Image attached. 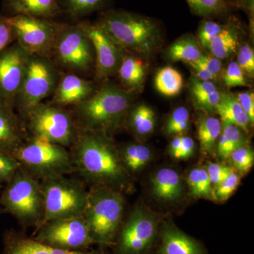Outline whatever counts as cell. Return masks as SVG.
<instances>
[{
  "label": "cell",
  "instance_id": "6da1fadb",
  "mask_svg": "<svg viewBox=\"0 0 254 254\" xmlns=\"http://www.w3.org/2000/svg\"><path fill=\"white\" fill-rule=\"evenodd\" d=\"M70 149L75 173L91 187L121 190L127 186L129 173L109 135L100 131H81Z\"/></svg>",
  "mask_w": 254,
  "mask_h": 254
},
{
  "label": "cell",
  "instance_id": "7a4b0ae2",
  "mask_svg": "<svg viewBox=\"0 0 254 254\" xmlns=\"http://www.w3.org/2000/svg\"><path fill=\"white\" fill-rule=\"evenodd\" d=\"M132 95L128 90L105 81L88 100L70 111L81 131L103 132L110 136L125 121Z\"/></svg>",
  "mask_w": 254,
  "mask_h": 254
},
{
  "label": "cell",
  "instance_id": "3957f363",
  "mask_svg": "<svg viewBox=\"0 0 254 254\" xmlns=\"http://www.w3.org/2000/svg\"><path fill=\"white\" fill-rule=\"evenodd\" d=\"M128 53L151 55L161 41V28L154 18L125 10H109L95 22Z\"/></svg>",
  "mask_w": 254,
  "mask_h": 254
},
{
  "label": "cell",
  "instance_id": "277c9868",
  "mask_svg": "<svg viewBox=\"0 0 254 254\" xmlns=\"http://www.w3.org/2000/svg\"><path fill=\"white\" fill-rule=\"evenodd\" d=\"M125 207L121 190L91 187L83 217L95 245L113 247L123 222Z\"/></svg>",
  "mask_w": 254,
  "mask_h": 254
},
{
  "label": "cell",
  "instance_id": "5b68a950",
  "mask_svg": "<svg viewBox=\"0 0 254 254\" xmlns=\"http://www.w3.org/2000/svg\"><path fill=\"white\" fill-rule=\"evenodd\" d=\"M0 205L23 229L38 228L44 220V202L41 181L22 167L5 184Z\"/></svg>",
  "mask_w": 254,
  "mask_h": 254
},
{
  "label": "cell",
  "instance_id": "8992f818",
  "mask_svg": "<svg viewBox=\"0 0 254 254\" xmlns=\"http://www.w3.org/2000/svg\"><path fill=\"white\" fill-rule=\"evenodd\" d=\"M28 136L71 148L80 130L70 110L44 102L21 118Z\"/></svg>",
  "mask_w": 254,
  "mask_h": 254
},
{
  "label": "cell",
  "instance_id": "52a82bcc",
  "mask_svg": "<svg viewBox=\"0 0 254 254\" xmlns=\"http://www.w3.org/2000/svg\"><path fill=\"white\" fill-rule=\"evenodd\" d=\"M11 155L40 181L75 173L67 148L34 137L28 136Z\"/></svg>",
  "mask_w": 254,
  "mask_h": 254
},
{
  "label": "cell",
  "instance_id": "ba28073f",
  "mask_svg": "<svg viewBox=\"0 0 254 254\" xmlns=\"http://www.w3.org/2000/svg\"><path fill=\"white\" fill-rule=\"evenodd\" d=\"M44 202V220L83 216L88 190L83 182L66 176L50 177L41 181Z\"/></svg>",
  "mask_w": 254,
  "mask_h": 254
},
{
  "label": "cell",
  "instance_id": "9c48e42d",
  "mask_svg": "<svg viewBox=\"0 0 254 254\" xmlns=\"http://www.w3.org/2000/svg\"><path fill=\"white\" fill-rule=\"evenodd\" d=\"M63 71L49 58L31 55L15 100V110L23 118L33 108L52 96Z\"/></svg>",
  "mask_w": 254,
  "mask_h": 254
},
{
  "label": "cell",
  "instance_id": "30bf717a",
  "mask_svg": "<svg viewBox=\"0 0 254 254\" xmlns=\"http://www.w3.org/2000/svg\"><path fill=\"white\" fill-rule=\"evenodd\" d=\"M51 60L60 69L85 73L95 68L94 48L78 23H65L57 37Z\"/></svg>",
  "mask_w": 254,
  "mask_h": 254
},
{
  "label": "cell",
  "instance_id": "8fae6325",
  "mask_svg": "<svg viewBox=\"0 0 254 254\" xmlns=\"http://www.w3.org/2000/svg\"><path fill=\"white\" fill-rule=\"evenodd\" d=\"M160 224L141 208L123 222L113 246V254H148L158 244Z\"/></svg>",
  "mask_w": 254,
  "mask_h": 254
},
{
  "label": "cell",
  "instance_id": "7c38bea8",
  "mask_svg": "<svg viewBox=\"0 0 254 254\" xmlns=\"http://www.w3.org/2000/svg\"><path fill=\"white\" fill-rule=\"evenodd\" d=\"M8 19L15 41L31 55L51 59L57 37L65 23L23 15Z\"/></svg>",
  "mask_w": 254,
  "mask_h": 254
},
{
  "label": "cell",
  "instance_id": "4fadbf2b",
  "mask_svg": "<svg viewBox=\"0 0 254 254\" xmlns=\"http://www.w3.org/2000/svg\"><path fill=\"white\" fill-rule=\"evenodd\" d=\"M32 238L43 245L70 252L88 250L95 245L83 216L43 222Z\"/></svg>",
  "mask_w": 254,
  "mask_h": 254
},
{
  "label": "cell",
  "instance_id": "5bb4252c",
  "mask_svg": "<svg viewBox=\"0 0 254 254\" xmlns=\"http://www.w3.org/2000/svg\"><path fill=\"white\" fill-rule=\"evenodd\" d=\"M31 53L14 42L0 52V102L14 107Z\"/></svg>",
  "mask_w": 254,
  "mask_h": 254
},
{
  "label": "cell",
  "instance_id": "9a60e30c",
  "mask_svg": "<svg viewBox=\"0 0 254 254\" xmlns=\"http://www.w3.org/2000/svg\"><path fill=\"white\" fill-rule=\"evenodd\" d=\"M91 40L95 56V78L103 81L116 74L126 51L95 23H78Z\"/></svg>",
  "mask_w": 254,
  "mask_h": 254
},
{
  "label": "cell",
  "instance_id": "2e32d148",
  "mask_svg": "<svg viewBox=\"0 0 254 254\" xmlns=\"http://www.w3.org/2000/svg\"><path fill=\"white\" fill-rule=\"evenodd\" d=\"M155 254H208L199 241L178 228L172 221L159 227L158 242Z\"/></svg>",
  "mask_w": 254,
  "mask_h": 254
},
{
  "label": "cell",
  "instance_id": "e0dca14e",
  "mask_svg": "<svg viewBox=\"0 0 254 254\" xmlns=\"http://www.w3.org/2000/svg\"><path fill=\"white\" fill-rule=\"evenodd\" d=\"M96 89L94 82L76 73L63 72L49 103L61 108H72L88 100Z\"/></svg>",
  "mask_w": 254,
  "mask_h": 254
},
{
  "label": "cell",
  "instance_id": "ac0fdd59",
  "mask_svg": "<svg viewBox=\"0 0 254 254\" xmlns=\"http://www.w3.org/2000/svg\"><path fill=\"white\" fill-rule=\"evenodd\" d=\"M3 249L0 254H105L103 247L86 251L70 252L58 250L37 242L22 231L14 229L3 234Z\"/></svg>",
  "mask_w": 254,
  "mask_h": 254
},
{
  "label": "cell",
  "instance_id": "d6986e66",
  "mask_svg": "<svg viewBox=\"0 0 254 254\" xmlns=\"http://www.w3.org/2000/svg\"><path fill=\"white\" fill-rule=\"evenodd\" d=\"M27 136L14 107L0 102V153L12 155Z\"/></svg>",
  "mask_w": 254,
  "mask_h": 254
},
{
  "label": "cell",
  "instance_id": "ffe728a7",
  "mask_svg": "<svg viewBox=\"0 0 254 254\" xmlns=\"http://www.w3.org/2000/svg\"><path fill=\"white\" fill-rule=\"evenodd\" d=\"M1 8L6 17L23 15L53 19L63 14L58 0H3Z\"/></svg>",
  "mask_w": 254,
  "mask_h": 254
},
{
  "label": "cell",
  "instance_id": "44dd1931",
  "mask_svg": "<svg viewBox=\"0 0 254 254\" xmlns=\"http://www.w3.org/2000/svg\"><path fill=\"white\" fill-rule=\"evenodd\" d=\"M242 33L241 21L230 15L222 31L210 43L208 50L210 55L220 60L230 58L238 48Z\"/></svg>",
  "mask_w": 254,
  "mask_h": 254
},
{
  "label": "cell",
  "instance_id": "7402d4cb",
  "mask_svg": "<svg viewBox=\"0 0 254 254\" xmlns=\"http://www.w3.org/2000/svg\"><path fill=\"white\" fill-rule=\"evenodd\" d=\"M151 183L153 195L161 201H175L182 196L181 177L173 169H160L152 177Z\"/></svg>",
  "mask_w": 254,
  "mask_h": 254
},
{
  "label": "cell",
  "instance_id": "603a6c76",
  "mask_svg": "<svg viewBox=\"0 0 254 254\" xmlns=\"http://www.w3.org/2000/svg\"><path fill=\"white\" fill-rule=\"evenodd\" d=\"M215 112L220 116L221 123L234 125L243 131L248 132L252 122L239 103L235 95L230 92L221 93Z\"/></svg>",
  "mask_w": 254,
  "mask_h": 254
},
{
  "label": "cell",
  "instance_id": "cb8c5ba5",
  "mask_svg": "<svg viewBox=\"0 0 254 254\" xmlns=\"http://www.w3.org/2000/svg\"><path fill=\"white\" fill-rule=\"evenodd\" d=\"M190 95L196 109L203 113L215 112L221 92L213 81H201L195 76L190 78Z\"/></svg>",
  "mask_w": 254,
  "mask_h": 254
},
{
  "label": "cell",
  "instance_id": "d4e9b609",
  "mask_svg": "<svg viewBox=\"0 0 254 254\" xmlns=\"http://www.w3.org/2000/svg\"><path fill=\"white\" fill-rule=\"evenodd\" d=\"M192 14L213 19L229 16L241 10V0H185Z\"/></svg>",
  "mask_w": 254,
  "mask_h": 254
},
{
  "label": "cell",
  "instance_id": "484cf974",
  "mask_svg": "<svg viewBox=\"0 0 254 254\" xmlns=\"http://www.w3.org/2000/svg\"><path fill=\"white\" fill-rule=\"evenodd\" d=\"M203 48L197 38L191 34H186L174 42L166 51V56L172 62L194 63L203 55Z\"/></svg>",
  "mask_w": 254,
  "mask_h": 254
},
{
  "label": "cell",
  "instance_id": "4316f807",
  "mask_svg": "<svg viewBox=\"0 0 254 254\" xmlns=\"http://www.w3.org/2000/svg\"><path fill=\"white\" fill-rule=\"evenodd\" d=\"M221 129L222 123L219 119L205 115L200 117L197 123V137L202 153L205 155L215 153Z\"/></svg>",
  "mask_w": 254,
  "mask_h": 254
},
{
  "label": "cell",
  "instance_id": "83f0119b",
  "mask_svg": "<svg viewBox=\"0 0 254 254\" xmlns=\"http://www.w3.org/2000/svg\"><path fill=\"white\" fill-rule=\"evenodd\" d=\"M117 74L125 88L130 89L139 88L144 81V64L136 57L126 52Z\"/></svg>",
  "mask_w": 254,
  "mask_h": 254
},
{
  "label": "cell",
  "instance_id": "f1b7e54d",
  "mask_svg": "<svg viewBox=\"0 0 254 254\" xmlns=\"http://www.w3.org/2000/svg\"><path fill=\"white\" fill-rule=\"evenodd\" d=\"M118 148L123 165L128 173L139 171L152 158L150 148L140 143H128Z\"/></svg>",
  "mask_w": 254,
  "mask_h": 254
},
{
  "label": "cell",
  "instance_id": "f546056e",
  "mask_svg": "<svg viewBox=\"0 0 254 254\" xmlns=\"http://www.w3.org/2000/svg\"><path fill=\"white\" fill-rule=\"evenodd\" d=\"M128 125L137 136L149 135L154 130L155 115L151 108L145 104H141L128 110ZM125 118V119H126Z\"/></svg>",
  "mask_w": 254,
  "mask_h": 254
},
{
  "label": "cell",
  "instance_id": "4dcf8cb0",
  "mask_svg": "<svg viewBox=\"0 0 254 254\" xmlns=\"http://www.w3.org/2000/svg\"><path fill=\"white\" fill-rule=\"evenodd\" d=\"M246 145L243 131L232 125L222 123V129L217 142L216 150L223 160L230 158L234 150Z\"/></svg>",
  "mask_w": 254,
  "mask_h": 254
},
{
  "label": "cell",
  "instance_id": "1f68e13d",
  "mask_svg": "<svg viewBox=\"0 0 254 254\" xmlns=\"http://www.w3.org/2000/svg\"><path fill=\"white\" fill-rule=\"evenodd\" d=\"M183 84L181 73L171 66L161 68L155 77V86L157 91L167 97L180 94Z\"/></svg>",
  "mask_w": 254,
  "mask_h": 254
},
{
  "label": "cell",
  "instance_id": "d6a6232c",
  "mask_svg": "<svg viewBox=\"0 0 254 254\" xmlns=\"http://www.w3.org/2000/svg\"><path fill=\"white\" fill-rule=\"evenodd\" d=\"M108 0H58L62 12L81 18L105 7Z\"/></svg>",
  "mask_w": 254,
  "mask_h": 254
},
{
  "label": "cell",
  "instance_id": "836d02e7",
  "mask_svg": "<svg viewBox=\"0 0 254 254\" xmlns=\"http://www.w3.org/2000/svg\"><path fill=\"white\" fill-rule=\"evenodd\" d=\"M187 180L192 197L213 199V190L205 169L199 168L190 170Z\"/></svg>",
  "mask_w": 254,
  "mask_h": 254
},
{
  "label": "cell",
  "instance_id": "e575fe53",
  "mask_svg": "<svg viewBox=\"0 0 254 254\" xmlns=\"http://www.w3.org/2000/svg\"><path fill=\"white\" fill-rule=\"evenodd\" d=\"M190 125V112L185 107H179L169 116L165 131L168 134H182L188 130Z\"/></svg>",
  "mask_w": 254,
  "mask_h": 254
},
{
  "label": "cell",
  "instance_id": "d590c367",
  "mask_svg": "<svg viewBox=\"0 0 254 254\" xmlns=\"http://www.w3.org/2000/svg\"><path fill=\"white\" fill-rule=\"evenodd\" d=\"M224 24L225 23H219L207 18H204L200 23L197 33V40L203 50H208L210 43L222 31Z\"/></svg>",
  "mask_w": 254,
  "mask_h": 254
},
{
  "label": "cell",
  "instance_id": "8d00e7d4",
  "mask_svg": "<svg viewBox=\"0 0 254 254\" xmlns=\"http://www.w3.org/2000/svg\"><path fill=\"white\" fill-rule=\"evenodd\" d=\"M232 164L238 171L247 173L252 168L254 163L253 150L250 147L242 145L234 150L230 155Z\"/></svg>",
  "mask_w": 254,
  "mask_h": 254
},
{
  "label": "cell",
  "instance_id": "74e56055",
  "mask_svg": "<svg viewBox=\"0 0 254 254\" xmlns=\"http://www.w3.org/2000/svg\"><path fill=\"white\" fill-rule=\"evenodd\" d=\"M240 183V177L235 171H232L213 190V199L223 201L228 199L230 195L236 190Z\"/></svg>",
  "mask_w": 254,
  "mask_h": 254
},
{
  "label": "cell",
  "instance_id": "f35d334b",
  "mask_svg": "<svg viewBox=\"0 0 254 254\" xmlns=\"http://www.w3.org/2000/svg\"><path fill=\"white\" fill-rule=\"evenodd\" d=\"M223 81L227 88L248 86L246 74L237 62L229 64L223 73Z\"/></svg>",
  "mask_w": 254,
  "mask_h": 254
},
{
  "label": "cell",
  "instance_id": "ab89813d",
  "mask_svg": "<svg viewBox=\"0 0 254 254\" xmlns=\"http://www.w3.org/2000/svg\"><path fill=\"white\" fill-rule=\"evenodd\" d=\"M21 165L12 155L0 153V184H6L14 176Z\"/></svg>",
  "mask_w": 254,
  "mask_h": 254
},
{
  "label": "cell",
  "instance_id": "60d3db41",
  "mask_svg": "<svg viewBox=\"0 0 254 254\" xmlns=\"http://www.w3.org/2000/svg\"><path fill=\"white\" fill-rule=\"evenodd\" d=\"M237 64L247 76L253 77L254 74V53L249 45L241 47L237 55Z\"/></svg>",
  "mask_w": 254,
  "mask_h": 254
},
{
  "label": "cell",
  "instance_id": "b9f144b4",
  "mask_svg": "<svg viewBox=\"0 0 254 254\" xmlns=\"http://www.w3.org/2000/svg\"><path fill=\"white\" fill-rule=\"evenodd\" d=\"M205 170L208 173L213 190L218 187L233 171L231 167L216 163H209Z\"/></svg>",
  "mask_w": 254,
  "mask_h": 254
},
{
  "label": "cell",
  "instance_id": "7bdbcfd3",
  "mask_svg": "<svg viewBox=\"0 0 254 254\" xmlns=\"http://www.w3.org/2000/svg\"><path fill=\"white\" fill-rule=\"evenodd\" d=\"M194 63L198 64V65L206 70L210 74L215 78L216 81L222 76L221 60L218 59L212 55L203 53L200 59Z\"/></svg>",
  "mask_w": 254,
  "mask_h": 254
},
{
  "label": "cell",
  "instance_id": "ee69618b",
  "mask_svg": "<svg viewBox=\"0 0 254 254\" xmlns=\"http://www.w3.org/2000/svg\"><path fill=\"white\" fill-rule=\"evenodd\" d=\"M15 42V38L8 17L0 14V52Z\"/></svg>",
  "mask_w": 254,
  "mask_h": 254
},
{
  "label": "cell",
  "instance_id": "f6af8a7d",
  "mask_svg": "<svg viewBox=\"0 0 254 254\" xmlns=\"http://www.w3.org/2000/svg\"><path fill=\"white\" fill-rule=\"evenodd\" d=\"M239 103L250 117L252 124L254 122V96L252 91L242 92L235 95Z\"/></svg>",
  "mask_w": 254,
  "mask_h": 254
},
{
  "label": "cell",
  "instance_id": "bcb514c9",
  "mask_svg": "<svg viewBox=\"0 0 254 254\" xmlns=\"http://www.w3.org/2000/svg\"><path fill=\"white\" fill-rule=\"evenodd\" d=\"M195 142L190 136H182V143L180 149L173 158L177 160H186L193 154L195 149Z\"/></svg>",
  "mask_w": 254,
  "mask_h": 254
},
{
  "label": "cell",
  "instance_id": "7dc6e473",
  "mask_svg": "<svg viewBox=\"0 0 254 254\" xmlns=\"http://www.w3.org/2000/svg\"><path fill=\"white\" fill-rule=\"evenodd\" d=\"M188 64L193 69L195 77L201 80V81L213 82L216 81L211 74H210L206 70L204 69L202 66H200V65H198V64L190 63H188Z\"/></svg>",
  "mask_w": 254,
  "mask_h": 254
},
{
  "label": "cell",
  "instance_id": "c3c4849f",
  "mask_svg": "<svg viewBox=\"0 0 254 254\" xmlns=\"http://www.w3.org/2000/svg\"><path fill=\"white\" fill-rule=\"evenodd\" d=\"M182 143V136H177L175 137L169 145V153L172 156L176 154L177 152L180 149Z\"/></svg>",
  "mask_w": 254,
  "mask_h": 254
},
{
  "label": "cell",
  "instance_id": "681fc988",
  "mask_svg": "<svg viewBox=\"0 0 254 254\" xmlns=\"http://www.w3.org/2000/svg\"><path fill=\"white\" fill-rule=\"evenodd\" d=\"M4 213H6V210H5L4 209L2 208V207H0V215Z\"/></svg>",
  "mask_w": 254,
  "mask_h": 254
},
{
  "label": "cell",
  "instance_id": "f907efd6",
  "mask_svg": "<svg viewBox=\"0 0 254 254\" xmlns=\"http://www.w3.org/2000/svg\"><path fill=\"white\" fill-rule=\"evenodd\" d=\"M3 187L1 184H0V194H1V190H2Z\"/></svg>",
  "mask_w": 254,
  "mask_h": 254
}]
</instances>
